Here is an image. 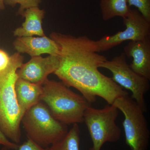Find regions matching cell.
Returning a JSON list of instances; mask_svg holds the SVG:
<instances>
[{"label":"cell","mask_w":150,"mask_h":150,"mask_svg":"<svg viewBox=\"0 0 150 150\" xmlns=\"http://www.w3.org/2000/svg\"><path fill=\"white\" fill-rule=\"evenodd\" d=\"M59 65V56L49 55L32 57L25 64H23L17 71L18 78L31 83L42 86L48 76L54 74Z\"/></svg>","instance_id":"cell-9"},{"label":"cell","mask_w":150,"mask_h":150,"mask_svg":"<svg viewBox=\"0 0 150 150\" xmlns=\"http://www.w3.org/2000/svg\"><path fill=\"white\" fill-rule=\"evenodd\" d=\"M0 150H9L7 148L4 147ZM16 150H49L47 148H44L40 146L32 140L28 139L22 144L19 146Z\"/></svg>","instance_id":"cell-18"},{"label":"cell","mask_w":150,"mask_h":150,"mask_svg":"<svg viewBox=\"0 0 150 150\" xmlns=\"http://www.w3.org/2000/svg\"><path fill=\"white\" fill-rule=\"evenodd\" d=\"M45 14V11L40 9L38 7L25 10L21 15L24 18L25 21L20 27L15 30L14 36L22 37L46 35L42 27Z\"/></svg>","instance_id":"cell-12"},{"label":"cell","mask_w":150,"mask_h":150,"mask_svg":"<svg viewBox=\"0 0 150 150\" xmlns=\"http://www.w3.org/2000/svg\"><path fill=\"white\" fill-rule=\"evenodd\" d=\"M126 28L113 35H105L96 40L99 53L108 51L127 40H142L150 37V21L137 9L130 8L123 18Z\"/></svg>","instance_id":"cell-8"},{"label":"cell","mask_w":150,"mask_h":150,"mask_svg":"<svg viewBox=\"0 0 150 150\" xmlns=\"http://www.w3.org/2000/svg\"><path fill=\"white\" fill-rule=\"evenodd\" d=\"M80 130L77 123L73 124L62 139L51 145L49 150H80Z\"/></svg>","instance_id":"cell-15"},{"label":"cell","mask_w":150,"mask_h":150,"mask_svg":"<svg viewBox=\"0 0 150 150\" xmlns=\"http://www.w3.org/2000/svg\"><path fill=\"white\" fill-rule=\"evenodd\" d=\"M129 7H136L140 13L150 21V0H127Z\"/></svg>","instance_id":"cell-16"},{"label":"cell","mask_w":150,"mask_h":150,"mask_svg":"<svg viewBox=\"0 0 150 150\" xmlns=\"http://www.w3.org/2000/svg\"><path fill=\"white\" fill-rule=\"evenodd\" d=\"M17 100L23 116L32 106L40 101L42 86L18 78L15 85Z\"/></svg>","instance_id":"cell-13"},{"label":"cell","mask_w":150,"mask_h":150,"mask_svg":"<svg viewBox=\"0 0 150 150\" xmlns=\"http://www.w3.org/2000/svg\"><path fill=\"white\" fill-rule=\"evenodd\" d=\"M118 109L113 104L106 105L102 109H97L90 105L83 115L92 141L90 150H100L106 142H117L120 139L121 129L116 123Z\"/></svg>","instance_id":"cell-6"},{"label":"cell","mask_w":150,"mask_h":150,"mask_svg":"<svg viewBox=\"0 0 150 150\" xmlns=\"http://www.w3.org/2000/svg\"><path fill=\"white\" fill-rule=\"evenodd\" d=\"M100 7L104 21L116 17L124 18L127 16L130 9L127 0H101Z\"/></svg>","instance_id":"cell-14"},{"label":"cell","mask_w":150,"mask_h":150,"mask_svg":"<svg viewBox=\"0 0 150 150\" xmlns=\"http://www.w3.org/2000/svg\"><path fill=\"white\" fill-rule=\"evenodd\" d=\"M5 3L9 5L14 6L17 4L20 5L18 14L21 15L25 10L34 7H38L41 0H4Z\"/></svg>","instance_id":"cell-17"},{"label":"cell","mask_w":150,"mask_h":150,"mask_svg":"<svg viewBox=\"0 0 150 150\" xmlns=\"http://www.w3.org/2000/svg\"><path fill=\"white\" fill-rule=\"evenodd\" d=\"M0 145L7 148L9 149L16 150L18 149L19 146L17 144L11 142L0 131Z\"/></svg>","instance_id":"cell-20"},{"label":"cell","mask_w":150,"mask_h":150,"mask_svg":"<svg viewBox=\"0 0 150 150\" xmlns=\"http://www.w3.org/2000/svg\"><path fill=\"white\" fill-rule=\"evenodd\" d=\"M13 45L17 53L28 54L31 57L40 56L43 54L58 56L59 54L57 43L46 35L17 37Z\"/></svg>","instance_id":"cell-11"},{"label":"cell","mask_w":150,"mask_h":150,"mask_svg":"<svg viewBox=\"0 0 150 150\" xmlns=\"http://www.w3.org/2000/svg\"><path fill=\"white\" fill-rule=\"evenodd\" d=\"M123 112V122L126 144L131 150H146L150 131L144 112L129 94L118 98L113 104Z\"/></svg>","instance_id":"cell-5"},{"label":"cell","mask_w":150,"mask_h":150,"mask_svg":"<svg viewBox=\"0 0 150 150\" xmlns=\"http://www.w3.org/2000/svg\"><path fill=\"white\" fill-rule=\"evenodd\" d=\"M11 56L3 49H0V72L6 69L10 63Z\"/></svg>","instance_id":"cell-19"},{"label":"cell","mask_w":150,"mask_h":150,"mask_svg":"<svg viewBox=\"0 0 150 150\" xmlns=\"http://www.w3.org/2000/svg\"><path fill=\"white\" fill-rule=\"evenodd\" d=\"M100 68L109 70L112 74V80L122 88L131 91V98L142 107L144 112L147 111L144 95L149 90V80L131 69L124 52L111 60L105 61Z\"/></svg>","instance_id":"cell-7"},{"label":"cell","mask_w":150,"mask_h":150,"mask_svg":"<svg viewBox=\"0 0 150 150\" xmlns=\"http://www.w3.org/2000/svg\"><path fill=\"white\" fill-rule=\"evenodd\" d=\"M126 57L133 58L130 65L135 72L150 80V37L130 41L124 48Z\"/></svg>","instance_id":"cell-10"},{"label":"cell","mask_w":150,"mask_h":150,"mask_svg":"<svg viewBox=\"0 0 150 150\" xmlns=\"http://www.w3.org/2000/svg\"><path fill=\"white\" fill-rule=\"evenodd\" d=\"M4 0H0V10L4 9Z\"/></svg>","instance_id":"cell-21"},{"label":"cell","mask_w":150,"mask_h":150,"mask_svg":"<svg viewBox=\"0 0 150 150\" xmlns=\"http://www.w3.org/2000/svg\"><path fill=\"white\" fill-rule=\"evenodd\" d=\"M21 123L28 139L44 148L59 142L69 131L67 125L56 120L41 101L25 113Z\"/></svg>","instance_id":"cell-4"},{"label":"cell","mask_w":150,"mask_h":150,"mask_svg":"<svg viewBox=\"0 0 150 150\" xmlns=\"http://www.w3.org/2000/svg\"><path fill=\"white\" fill-rule=\"evenodd\" d=\"M50 37L59 51V65L54 74L68 87L78 90L90 104L97 96L112 105L118 98L129 94L100 71V65L107 59L98 53L95 40L86 35L76 37L56 32Z\"/></svg>","instance_id":"cell-1"},{"label":"cell","mask_w":150,"mask_h":150,"mask_svg":"<svg viewBox=\"0 0 150 150\" xmlns=\"http://www.w3.org/2000/svg\"><path fill=\"white\" fill-rule=\"evenodd\" d=\"M40 101L56 120L65 125L83 122L86 108L91 105L82 96L74 92L62 82L47 80L43 85Z\"/></svg>","instance_id":"cell-3"},{"label":"cell","mask_w":150,"mask_h":150,"mask_svg":"<svg viewBox=\"0 0 150 150\" xmlns=\"http://www.w3.org/2000/svg\"><path fill=\"white\" fill-rule=\"evenodd\" d=\"M7 68L0 72V131L11 142L18 144L21 139L22 115L16 94L17 71L24 58L19 53L11 55Z\"/></svg>","instance_id":"cell-2"}]
</instances>
